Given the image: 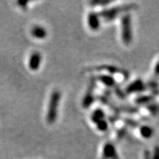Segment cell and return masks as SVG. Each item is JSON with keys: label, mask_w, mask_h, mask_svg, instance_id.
Returning <instances> with one entry per match:
<instances>
[{"label": "cell", "mask_w": 159, "mask_h": 159, "mask_svg": "<svg viewBox=\"0 0 159 159\" xmlns=\"http://www.w3.org/2000/svg\"><path fill=\"white\" fill-rule=\"evenodd\" d=\"M27 3H28V2L25 1V0H21V1L18 2V4H19L21 7H22L23 8H26V7H27Z\"/></svg>", "instance_id": "cell-18"}, {"label": "cell", "mask_w": 159, "mask_h": 159, "mask_svg": "<svg viewBox=\"0 0 159 159\" xmlns=\"http://www.w3.org/2000/svg\"><path fill=\"white\" fill-rule=\"evenodd\" d=\"M139 133L143 138L148 139L153 136L154 130L149 125H143L140 128Z\"/></svg>", "instance_id": "cell-9"}, {"label": "cell", "mask_w": 159, "mask_h": 159, "mask_svg": "<svg viewBox=\"0 0 159 159\" xmlns=\"http://www.w3.org/2000/svg\"><path fill=\"white\" fill-rule=\"evenodd\" d=\"M111 2V1H93L91 2V4L94 5H108V4H110Z\"/></svg>", "instance_id": "cell-17"}, {"label": "cell", "mask_w": 159, "mask_h": 159, "mask_svg": "<svg viewBox=\"0 0 159 159\" xmlns=\"http://www.w3.org/2000/svg\"><path fill=\"white\" fill-rule=\"evenodd\" d=\"M91 89H89L88 92L85 94V96L84 97L83 100V107L85 108H88L90 107V105L92 104L94 102V96H93L92 92H91Z\"/></svg>", "instance_id": "cell-11"}, {"label": "cell", "mask_w": 159, "mask_h": 159, "mask_svg": "<svg viewBox=\"0 0 159 159\" xmlns=\"http://www.w3.org/2000/svg\"><path fill=\"white\" fill-rule=\"evenodd\" d=\"M136 8V4H128L119 7H112V8L106 9L102 11L100 13V16L104 19L105 21H112L116 18L117 16L121 14L122 13H124L125 11H130Z\"/></svg>", "instance_id": "cell-2"}, {"label": "cell", "mask_w": 159, "mask_h": 159, "mask_svg": "<svg viewBox=\"0 0 159 159\" xmlns=\"http://www.w3.org/2000/svg\"><path fill=\"white\" fill-rule=\"evenodd\" d=\"M105 114L103 112L102 109H97L95 110L93 114H91V121L94 123V124H97V122H99L100 120H102L104 119Z\"/></svg>", "instance_id": "cell-12"}, {"label": "cell", "mask_w": 159, "mask_h": 159, "mask_svg": "<svg viewBox=\"0 0 159 159\" xmlns=\"http://www.w3.org/2000/svg\"><path fill=\"white\" fill-rule=\"evenodd\" d=\"M154 73L156 76H159V61L157 62L156 66H155Z\"/></svg>", "instance_id": "cell-19"}, {"label": "cell", "mask_w": 159, "mask_h": 159, "mask_svg": "<svg viewBox=\"0 0 159 159\" xmlns=\"http://www.w3.org/2000/svg\"><path fill=\"white\" fill-rule=\"evenodd\" d=\"M121 35L123 43L126 45L130 44L133 40L130 15H125L121 19Z\"/></svg>", "instance_id": "cell-3"}, {"label": "cell", "mask_w": 159, "mask_h": 159, "mask_svg": "<svg viewBox=\"0 0 159 159\" xmlns=\"http://www.w3.org/2000/svg\"><path fill=\"white\" fill-rule=\"evenodd\" d=\"M145 89H146V85L142 80L139 79L129 84L126 88V91L129 94H132V93L142 92Z\"/></svg>", "instance_id": "cell-5"}, {"label": "cell", "mask_w": 159, "mask_h": 159, "mask_svg": "<svg viewBox=\"0 0 159 159\" xmlns=\"http://www.w3.org/2000/svg\"><path fill=\"white\" fill-rule=\"evenodd\" d=\"M148 109L150 111L151 114L153 115H156L159 112V106L157 104L150 105V106L148 107Z\"/></svg>", "instance_id": "cell-15"}, {"label": "cell", "mask_w": 159, "mask_h": 159, "mask_svg": "<svg viewBox=\"0 0 159 159\" xmlns=\"http://www.w3.org/2000/svg\"><path fill=\"white\" fill-rule=\"evenodd\" d=\"M32 35L39 39H43L47 37V32L44 27L41 26H34L31 30Z\"/></svg>", "instance_id": "cell-8"}, {"label": "cell", "mask_w": 159, "mask_h": 159, "mask_svg": "<svg viewBox=\"0 0 159 159\" xmlns=\"http://www.w3.org/2000/svg\"><path fill=\"white\" fill-rule=\"evenodd\" d=\"M144 159H151V156L149 151H145L144 156Z\"/></svg>", "instance_id": "cell-20"}, {"label": "cell", "mask_w": 159, "mask_h": 159, "mask_svg": "<svg viewBox=\"0 0 159 159\" xmlns=\"http://www.w3.org/2000/svg\"><path fill=\"white\" fill-rule=\"evenodd\" d=\"M151 159H159V147L156 146L154 148L153 153L152 156H151Z\"/></svg>", "instance_id": "cell-16"}, {"label": "cell", "mask_w": 159, "mask_h": 159, "mask_svg": "<svg viewBox=\"0 0 159 159\" xmlns=\"http://www.w3.org/2000/svg\"><path fill=\"white\" fill-rule=\"evenodd\" d=\"M97 128L98 129V130L101 131V132H105L108 130V124L107 122V121H105V119H102V120H100L96 124Z\"/></svg>", "instance_id": "cell-14"}, {"label": "cell", "mask_w": 159, "mask_h": 159, "mask_svg": "<svg viewBox=\"0 0 159 159\" xmlns=\"http://www.w3.org/2000/svg\"><path fill=\"white\" fill-rule=\"evenodd\" d=\"M41 55L39 52H35L31 55L29 61V67L32 70H37L41 62Z\"/></svg>", "instance_id": "cell-7"}, {"label": "cell", "mask_w": 159, "mask_h": 159, "mask_svg": "<svg viewBox=\"0 0 159 159\" xmlns=\"http://www.w3.org/2000/svg\"><path fill=\"white\" fill-rule=\"evenodd\" d=\"M98 80L99 81H101L102 83H103L105 85H106L108 87H113L116 84L115 79L113 77L110 76V75H99L98 77Z\"/></svg>", "instance_id": "cell-10"}, {"label": "cell", "mask_w": 159, "mask_h": 159, "mask_svg": "<svg viewBox=\"0 0 159 159\" xmlns=\"http://www.w3.org/2000/svg\"><path fill=\"white\" fill-rule=\"evenodd\" d=\"M61 94L59 91L55 90L52 93L49 99L48 111L47 114V121L49 124H52L55 122L57 115V108L61 100Z\"/></svg>", "instance_id": "cell-1"}, {"label": "cell", "mask_w": 159, "mask_h": 159, "mask_svg": "<svg viewBox=\"0 0 159 159\" xmlns=\"http://www.w3.org/2000/svg\"><path fill=\"white\" fill-rule=\"evenodd\" d=\"M88 26L92 31L98 30L100 27V19L98 14L94 12H91L87 18Z\"/></svg>", "instance_id": "cell-4"}, {"label": "cell", "mask_w": 159, "mask_h": 159, "mask_svg": "<svg viewBox=\"0 0 159 159\" xmlns=\"http://www.w3.org/2000/svg\"><path fill=\"white\" fill-rule=\"evenodd\" d=\"M154 99V96L152 95H142L135 99V102L139 105H144L147 103H150L151 101Z\"/></svg>", "instance_id": "cell-13"}, {"label": "cell", "mask_w": 159, "mask_h": 159, "mask_svg": "<svg viewBox=\"0 0 159 159\" xmlns=\"http://www.w3.org/2000/svg\"><path fill=\"white\" fill-rule=\"evenodd\" d=\"M103 158L104 159H119L116 149L114 144L107 143L103 148Z\"/></svg>", "instance_id": "cell-6"}]
</instances>
